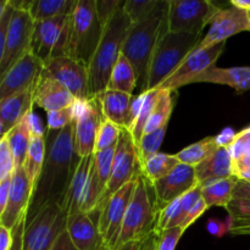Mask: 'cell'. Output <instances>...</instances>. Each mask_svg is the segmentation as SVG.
Here are the masks:
<instances>
[{
	"mask_svg": "<svg viewBox=\"0 0 250 250\" xmlns=\"http://www.w3.org/2000/svg\"><path fill=\"white\" fill-rule=\"evenodd\" d=\"M70 15L36 22L32 37L31 51L44 63L53 59L66 56Z\"/></svg>",
	"mask_w": 250,
	"mask_h": 250,
	"instance_id": "7c38bea8",
	"label": "cell"
},
{
	"mask_svg": "<svg viewBox=\"0 0 250 250\" xmlns=\"http://www.w3.org/2000/svg\"><path fill=\"white\" fill-rule=\"evenodd\" d=\"M31 132H29L24 120H22L17 126H15L6 136L2 137V138H6L7 143L11 148L16 168L23 167L27 153H28L29 143H31Z\"/></svg>",
	"mask_w": 250,
	"mask_h": 250,
	"instance_id": "d6a6232c",
	"label": "cell"
},
{
	"mask_svg": "<svg viewBox=\"0 0 250 250\" xmlns=\"http://www.w3.org/2000/svg\"><path fill=\"white\" fill-rule=\"evenodd\" d=\"M166 129H167V125L161 127L158 131L143 134V137L141 139V143H139L138 148H137L139 165L142 166L149 158H151V156L159 153V148H160L161 143L164 141Z\"/></svg>",
	"mask_w": 250,
	"mask_h": 250,
	"instance_id": "74e56055",
	"label": "cell"
},
{
	"mask_svg": "<svg viewBox=\"0 0 250 250\" xmlns=\"http://www.w3.org/2000/svg\"><path fill=\"white\" fill-rule=\"evenodd\" d=\"M36 89V88H34ZM34 89L0 100V137H5L24 119L34 105Z\"/></svg>",
	"mask_w": 250,
	"mask_h": 250,
	"instance_id": "7402d4cb",
	"label": "cell"
},
{
	"mask_svg": "<svg viewBox=\"0 0 250 250\" xmlns=\"http://www.w3.org/2000/svg\"><path fill=\"white\" fill-rule=\"evenodd\" d=\"M185 229L181 226L167 229L161 232L156 238L155 250H175Z\"/></svg>",
	"mask_w": 250,
	"mask_h": 250,
	"instance_id": "f6af8a7d",
	"label": "cell"
},
{
	"mask_svg": "<svg viewBox=\"0 0 250 250\" xmlns=\"http://www.w3.org/2000/svg\"><path fill=\"white\" fill-rule=\"evenodd\" d=\"M150 188L151 186L141 173L138 176L133 197L127 208L122 222L121 233L116 249L128 242L144 241L154 232V226L156 222V207L155 200L151 199L149 192Z\"/></svg>",
	"mask_w": 250,
	"mask_h": 250,
	"instance_id": "8992f818",
	"label": "cell"
},
{
	"mask_svg": "<svg viewBox=\"0 0 250 250\" xmlns=\"http://www.w3.org/2000/svg\"><path fill=\"white\" fill-rule=\"evenodd\" d=\"M43 70V61L32 51H28L5 75L1 76L0 100L26 90L34 89L38 84Z\"/></svg>",
	"mask_w": 250,
	"mask_h": 250,
	"instance_id": "9a60e30c",
	"label": "cell"
},
{
	"mask_svg": "<svg viewBox=\"0 0 250 250\" xmlns=\"http://www.w3.org/2000/svg\"><path fill=\"white\" fill-rule=\"evenodd\" d=\"M24 227H26V215L22 216V219L17 222V225L12 229L14 231V244H12L10 250H22Z\"/></svg>",
	"mask_w": 250,
	"mask_h": 250,
	"instance_id": "c3c4849f",
	"label": "cell"
},
{
	"mask_svg": "<svg viewBox=\"0 0 250 250\" xmlns=\"http://www.w3.org/2000/svg\"><path fill=\"white\" fill-rule=\"evenodd\" d=\"M159 95H160V89H158V88L143 92V102H142L138 116H137L136 121H134L131 129H129V133H131L137 148H138L139 143H141V139L143 137L144 131H146V124H148L149 119H150L151 114H153L154 107H155L156 103H158Z\"/></svg>",
	"mask_w": 250,
	"mask_h": 250,
	"instance_id": "836d02e7",
	"label": "cell"
},
{
	"mask_svg": "<svg viewBox=\"0 0 250 250\" xmlns=\"http://www.w3.org/2000/svg\"><path fill=\"white\" fill-rule=\"evenodd\" d=\"M248 17H249V21H250V10L248 11Z\"/></svg>",
	"mask_w": 250,
	"mask_h": 250,
	"instance_id": "be15d7a7",
	"label": "cell"
},
{
	"mask_svg": "<svg viewBox=\"0 0 250 250\" xmlns=\"http://www.w3.org/2000/svg\"><path fill=\"white\" fill-rule=\"evenodd\" d=\"M237 133L232 128H225L219 136H216V142L219 148H229L236 139Z\"/></svg>",
	"mask_w": 250,
	"mask_h": 250,
	"instance_id": "f907efd6",
	"label": "cell"
},
{
	"mask_svg": "<svg viewBox=\"0 0 250 250\" xmlns=\"http://www.w3.org/2000/svg\"><path fill=\"white\" fill-rule=\"evenodd\" d=\"M76 116V109L75 104L71 106L63 107L61 110H56V111H50L46 115V122H48V127L46 129H51V131H60V129L65 128L70 124H72Z\"/></svg>",
	"mask_w": 250,
	"mask_h": 250,
	"instance_id": "60d3db41",
	"label": "cell"
},
{
	"mask_svg": "<svg viewBox=\"0 0 250 250\" xmlns=\"http://www.w3.org/2000/svg\"><path fill=\"white\" fill-rule=\"evenodd\" d=\"M97 98L105 119L121 128H131V107L134 95L105 89Z\"/></svg>",
	"mask_w": 250,
	"mask_h": 250,
	"instance_id": "603a6c76",
	"label": "cell"
},
{
	"mask_svg": "<svg viewBox=\"0 0 250 250\" xmlns=\"http://www.w3.org/2000/svg\"><path fill=\"white\" fill-rule=\"evenodd\" d=\"M73 5L75 0H31L28 11L34 22H42L70 15Z\"/></svg>",
	"mask_w": 250,
	"mask_h": 250,
	"instance_id": "f1b7e54d",
	"label": "cell"
},
{
	"mask_svg": "<svg viewBox=\"0 0 250 250\" xmlns=\"http://www.w3.org/2000/svg\"><path fill=\"white\" fill-rule=\"evenodd\" d=\"M76 116L73 120V137L75 149L80 158L94 154L98 131L104 115L97 97L89 100H76Z\"/></svg>",
	"mask_w": 250,
	"mask_h": 250,
	"instance_id": "4fadbf2b",
	"label": "cell"
},
{
	"mask_svg": "<svg viewBox=\"0 0 250 250\" xmlns=\"http://www.w3.org/2000/svg\"><path fill=\"white\" fill-rule=\"evenodd\" d=\"M44 70L67 90L72 93L77 100H89V71L88 66L68 58L53 59L44 63Z\"/></svg>",
	"mask_w": 250,
	"mask_h": 250,
	"instance_id": "5bb4252c",
	"label": "cell"
},
{
	"mask_svg": "<svg viewBox=\"0 0 250 250\" xmlns=\"http://www.w3.org/2000/svg\"><path fill=\"white\" fill-rule=\"evenodd\" d=\"M237 234H250V227H248V229H242V231H239Z\"/></svg>",
	"mask_w": 250,
	"mask_h": 250,
	"instance_id": "94428289",
	"label": "cell"
},
{
	"mask_svg": "<svg viewBox=\"0 0 250 250\" xmlns=\"http://www.w3.org/2000/svg\"><path fill=\"white\" fill-rule=\"evenodd\" d=\"M231 5L238 7V9L246 10V11L250 10V0H232Z\"/></svg>",
	"mask_w": 250,
	"mask_h": 250,
	"instance_id": "91938a15",
	"label": "cell"
},
{
	"mask_svg": "<svg viewBox=\"0 0 250 250\" xmlns=\"http://www.w3.org/2000/svg\"><path fill=\"white\" fill-rule=\"evenodd\" d=\"M33 98L34 105H38L46 112L71 106L77 100L70 90L66 89L61 83L51 77L45 70L42 72L38 84L34 89Z\"/></svg>",
	"mask_w": 250,
	"mask_h": 250,
	"instance_id": "44dd1931",
	"label": "cell"
},
{
	"mask_svg": "<svg viewBox=\"0 0 250 250\" xmlns=\"http://www.w3.org/2000/svg\"><path fill=\"white\" fill-rule=\"evenodd\" d=\"M138 176L126 186H124L121 189L117 190L112 197H110L99 211H95L99 215L98 229L104 239L105 247L109 250H116L117 242L121 233L122 222H124L127 208L131 203L134 189L137 187Z\"/></svg>",
	"mask_w": 250,
	"mask_h": 250,
	"instance_id": "8fae6325",
	"label": "cell"
},
{
	"mask_svg": "<svg viewBox=\"0 0 250 250\" xmlns=\"http://www.w3.org/2000/svg\"><path fill=\"white\" fill-rule=\"evenodd\" d=\"M168 1L160 0L155 10L138 23H132L127 32L122 54L133 66L138 81V89L146 92L149 65L158 42L168 32Z\"/></svg>",
	"mask_w": 250,
	"mask_h": 250,
	"instance_id": "7a4b0ae2",
	"label": "cell"
},
{
	"mask_svg": "<svg viewBox=\"0 0 250 250\" xmlns=\"http://www.w3.org/2000/svg\"><path fill=\"white\" fill-rule=\"evenodd\" d=\"M115 148L107 149L103 151H95L93 154V164H94L95 171H97L98 181H99V187L102 190V197L104 194L106 186L109 183L110 177L112 172V165H114V156H115ZM102 199V198H100ZM99 205V204H98Z\"/></svg>",
	"mask_w": 250,
	"mask_h": 250,
	"instance_id": "8d00e7d4",
	"label": "cell"
},
{
	"mask_svg": "<svg viewBox=\"0 0 250 250\" xmlns=\"http://www.w3.org/2000/svg\"><path fill=\"white\" fill-rule=\"evenodd\" d=\"M220 7L208 0H170L167 10L168 32L203 34Z\"/></svg>",
	"mask_w": 250,
	"mask_h": 250,
	"instance_id": "ba28073f",
	"label": "cell"
},
{
	"mask_svg": "<svg viewBox=\"0 0 250 250\" xmlns=\"http://www.w3.org/2000/svg\"><path fill=\"white\" fill-rule=\"evenodd\" d=\"M121 127L115 125L114 122L109 121L104 117L100 124L99 131H98L97 141H95V151L107 150V149L115 148L119 143L120 136H121Z\"/></svg>",
	"mask_w": 250,
	"mask_h": 250,
	"instance_id": "f35d334b",
	"label": "cell"
},
{
	"mask_svg": "<svg viewBox=\"0 0 250 250\" xmlns=\"http://www.w3.org/2000/svg\"><path fill=\"white\" fill-rule=\"evenodd\" d=\"M50 250H78L75 247V244L71 241L70 236H68L67 231H63L61 236L56 239L55 244Z\"/></svg>",
	"mask_w": 250,
	"mask_h": 250,
	"instance_id": "db71d44e",
	"label": "cell"
},
{
	"mask_svg": "<svg viewBox=\"0 0 250 250\" xmlns=\"http://www.w3.org/2000/svg\"><path fill=\"white\" fill-rule=\"evenodd\" d=\"M197 186H199V183L195 175V168L186 164H178L166 177L151 185L156 214Z\"/></svg>",
	"mask_w": 250,
	"mask_h": 250,
	"instance_id": "ac0fdd59",
	"label": "cell"
},
{
	"mask_svg": "<svg viewBox=\"0 0 250 250\" xmlns=\"http://www.w3.org/2000/svg\"><path fill=\"white\" fill-rule=\"evenodd\" d=\"M248 168H250V155L244 156L241 160L233 163V176L241 172V171L248 170Z\"/></svg>",
	"mask_w": 250,
	"mask_h": 250,
	"instance_id": "9f6ffc18",
	"label": "cell"
},
{
	"mask_svg": "<svg viewBox=\"0 0 250 250\" xmlns=\"http://www.w3.org/2000/svg\"><path fill=\"white\" fill-rule=\"evenodd\" d=\"M100 250H109V249H107V248H106V247H105V246H104V247H103V248H102V249H100Z\"/></svg>",
	"mask_w": 250,
	"mask_h": 250,
	"instance_id": "6125c7cd",
	"label": "cell"
},
{
	"mask_svg": "<svg viewBox=\"0 0 250 250\" xmlns=\"http://www.w3.org/2000/svg\"><path fill=\"white\" fill-rule=\"evenodd\" d=\"M156 238H158V236H156V234L153 232V233H151L150 236H149L148 238L144 241L143 248H142V250H155Z\"/></svg>",
	"mask_w": 250,
	"mask_h": 250,
	"instance_id": "680465c9",
	"label": "cell"
},
{
	"mask_svg": "<svg viewBox=\"0 0 250 250\" xmlns=\"http://www.w3.org/2000/svg\"><path fill=\"white\" fill-rule=\"evenodd\" d=\"M16 165L11 148L7 143L6 138L0 139V181L14 176Z\"/></svg>",
	"mask_w": 250,
	"mask_h": 250,
	"instance_id": "b9f144b4",
	"label": "cell"
},
{
	"mask_svg": "<svg viewBox=\"0 0 250 250\" xmlns=\"http://www.w3.org/2000/svg\"><path fill=\"white\" fill-rule=\"evenodd\" d=\"M238 181L236 176H231L202 186V198L205 200L208 208L222 207L226 209L233 199V193Z\"/></svg>",
	"mask_w": 250,
	"mask_h": 250,
	"instance_id": "484cf974",
	"label": "cell"
},
{
	"mask_svg": "<svg viewBox=\"0 0 250 250\" xmlns=\"http://www.w3.org/2000/svg\"><path fill=\"white\" fill-rule=\"evenodd\" d=\"M131 24V20L122 7L104 28L99 46L88 66L92 98L97 97L107 88L110 76L122 54V46Z\"/></svg>",
	"mask_w": 250,
	"mask_h": 250,
	"instance_id": "3957f363",
	"label": "cell"
},
{
	"mask_svg": "<svg viewBox=\"0 0 250 250\" xmlns=\"http://www.w3.org/2000/svg\"><path fill=\"white\" fill-rule=\"evenodd\" d=\"M199 82L229 85L238 94H242L250 90V66L229 68L212 66L192 81V83Z\"/></svg>",
	"mask_w": 250,
	"mask_h": 250,
	"instance_id": "cb8c5ba5",
	"label": "cell"
},
{
	"mask_svg": "<svg viewBox=\"0 0 250 250\" xmlns=\"http://www.w3.org/2000/svg\"><path fill=\"white\" fill-rule=\"evenodd\" d=\"M92 164L93 154L81 159V163L76 170L72 183H71L70 192H68L67 208H66V214L67 215L73 214L76 211H81V204H82L83 194H84Z\"/></svg>",
	"mask_w": 250,
	"mask_h": 250,
	"instance_id": "83f0119b",
	"label": "cell"
},
{
	"mask_svg": "<svg viewBox=\"0 0 250 250\" xmlns=\"http://www.w3.org/2000/svg\"><path fill=\"white\" fill-rule=\"evenodd\" d=\"M146 239H144V241H146ZM144 241L128 242V243H126L125 246H122V247H120V248L116 250H142V248H143Z\"/></svg>",
	"mask_w": 250,
	"mask_h": 250,
	"instance_id": "6f0895ef",
	"label": "cell"
},
{
	"mask_svg": "<svg viewBox=\"0 0 250 250\" xmlns=\"http://www.w3.org/2000/svg\"><path fill=\"white\" fill-rule=\"evenodd\" d=\"M229 149L233 163L250 155V126L237 133L233 144Z\"/></svg>",
	"mask_w": 250,
	"mask_h": 250,
	"instance_id": "7bdbcfd3",
	"label": "cell"
},
{
	"mask_svg": "<svg viewBox=\"0 0 250 250\" xmlns=\"http://www.w3.org/2000/svg\"><path fill=\"white\" fill-rule=\"evenodd\" d=\"M233 198L250 199V181H238L234 189Z\"/></svg>",
	"mask_w": 250,
	"mask_h": 250,
	"instance_id": "11a10c76",
	"label": "cell"
},
{
	"mask_svg": "<svg viewBox=\"0 0 250 250\" xmlns=\"http://www.w3.org/2000/svg\"><path fill=\"white\" fill-rule=\"evenodd\" d=\"M139 173H141V165H139L137 146L128 129L122 128L119 143L115 149L111 177L95 211H99L110 197H112L127 183L131 182Z\"/></svg>",
	"mask_w": 250,
	"mask_h": 250,
	"instance_id": "30bf717a",
	"label": "cell"
},
{
	"mask_svg": "<svg viewBox=\"0 0 250 250\" xmlns=\"http://www.w3.org/2000/svg\"><path fill=\"white\" fill-rule=\"evenodd\" d=\"M208 209H209V208H208V205H207V203H205V200L203 199V198H200V199L198 200L197 203H195L194 207H193L192 209H190V211L188 212V215H187V216H186L185 221H183L182 224H181V227H182V229L186 231V229H187L188 227H189L190 225H192L193 222L195 221V220L199 219V217L202 216L203 214H204L205 210H208Z\"/></svg>",
	"mask_w": 250,
	"mask_h": 250,
	"instance_id": "bcb514c9",
	"label": "cell"
},
{
	"mask_svg": "<svg viewBox=\"0 0 250 250\" xmlns=\"http://www.w3.org/2000/svg\"><path fill=\"white\" fill-rule=\"evenodd\" d=\"M103 33L95 0H75L68 21L66 56L89 66Z\"/></svg>",
	"mask_w": 250,
	"mask_h": 250,
	"instance_id": "277c9868",
	"label": "cell"
},
{
	"mask_svg": "<svg viewBox=\"0 0 250 250\" xmlns=\"http://www.w3.org/2000/svg\"><path fill=\"white\" fill-rule=\"evenodd\" d=\"M45 136L44 137H31L28 153H27L26 161H24V170L28 175L29 181L33 186V190L36 188L37 182L39 180L42 170H43L44 161H45Z\"/></svg>",
	"mask_w": 250,
	"mask_h": 250,
	"instance_id": "1f68e13d",
	"label": "cell"
},
{
	"mask_svg": "<svg viewBox=\"0 0 250 250\" xmlns=\"http://www.w3.org/2000/svg\"><path fill=\"white\" fill-rule=\"evenodd\" d=\"M66 231L78 250H100L105 246L98 229V220L90 214L76 211L67 215Z\"/></svg>",
	"mask_w": 250,
	"mask_h": 250,
	"instance_id": "ffe728a7",
	"label": "cell"
},
{
	"mask_svg": "<svg viewBox=\"0 0 250 250\" xmlns=\"http://www.w3.org/2000/svg\"><path fill=\"white\" fill-rule=\"evenodd\" d=\"M208 231L210 234L215 237H224L225 233L229 231V226L224 221H220L217 219H210L208 221Z\"/></svg>",
	"mask_w": 250,
	"mask_h": 250,
	"instance_id": "816d5d0a",
	"label": "cell"
},
{
	"mask_svg": "<svg viewBox=\"0 0 250 250\" xmlns=\"http://www.w3.org/2000/svg\"><path fill=\"white\" fill-rule=\"evenodd\" d=\"M33 194V186L29 181L24 167L16 168L12 176L9 202L4 211L0 214V225L14 229L22 216L27 214Z\"/></svg>",
	"mask_w": 250,
	"mask_h": 250,
	"instance_id": "d6986e66",
	"label": "cell"
},
{
	"mask_svg": "<svg viewBox=\"0 0 250 250\" xmlns=\"http://www.w3.org/2000/svg\"><path fill=\"white\" fill-rule=\"evenodd\" d=\"M203 38V34L172 32L164 34L158 42L149 65L146 92L156 89L161 83L165 82L189 56Z\"/></svg>",
	"mask_w": 250,
	"mask_h": 250,
	"instance_id": "5b68a950",
	"label": "cell"
},
{
	"mask_svg": "<svg viewBox=\"0 0 250 250\" xmlns=\"http://www.w3.org/2000/svg\"><path fill=\"white\" fill-rule=\"evenodd\" d=\"M24 121H26L27 126H28L29 132H31V136L33 137H44L45 136V129H44L43 122L39 119V116L37 114H34L33 110L28 112V114L24 116Z\"/></svg>",
	"mask_w": 250,
	"mask_h": 250,
	"instance_id": "7dc6e473",
	"label": "cell"
},
{
	"mask_svg": "<svg viewBox=\"0 0 250 250\" xmlns=\"http://www.w3.org/2000/svg\"><path fill=\"white\" fill-rule=\"evenodd\" d=\"M226 210L229 215V232L237 234L242 229L250 227V199L233 198Z\"/></svg>",
	"mask_w": 250,
	"mask_h": 250,
	"instance_id": "d590c367",
	"label": "cell"
},
{
	"mask_svg": "<svg viewBox=\"0 0 250 250\" xmlns=\"http://www.w3.org/2000/svg\"><path fill=\"white\" fill-rule=\"evenodd\" d=\"M173 93L175 92L170 89H160L159 100L154 107L148 124H146L144 134L155 132L161 127L168 125V120H170L173 110Z\"/></svg>",
	"mask_w": 250,
	"mask_h": 250,
	"instance_id": "e575fe53",
	"label": "cell"
},
{
	"mask_svg": "<svg viewBox=\"0 0 250 250\" xmlns=\"http://www.w3.org/2000/svg\"><path fill=\"white\" fill-rule=\"evenodd\" d=\"M178 164L181 163L177 160L176 155L158 153L149 158L141 166V173L151 186L156 181L166 177Z\"/></svg>",
	"mask_w": 250,
	"mask_h": 250,
	"instance_id": "f546056e",
	"label": "cell"
},
{
	"mask_svg": "<svg viewBox=\"0 0 250 250\" xmlns=\"http://www.w3.org/2000/svg\"><path fill=\"white\" fill-rule=\"evenodd\" d=\"M15 11L7 31L6 43L0 54V76L5 75L20 59L31 51L32 37L34 31V20L32 19L26 0H11Z\"/></svg>",
	"mask_w": 250,
	"mask_h": 250,
	"instance_id": "52a82bcc",
	"label": "cell"
},
{
	"mask_svg": "<svg viewBox=\"0 0 250 250\" xmlns=\"http://www.w3.org/2000/svg\"><path fill=\"white\" fill-rule=\"evenodd\" d=\"M66 221L67 214L59 207L43 209L32 221L26 222L22 250H50L66 231Z\"/></svg>",
	"mask_w": 250,
	"mask_h": 250,
	"instance_id": "9c48e42d",
	"label": "cell"
},
{
	"mask_svg": "<svg viewBox=\"0 0 250 250\" xmlns=\"http://www.w3.org/2000/svg\"><path fill=\"white\" fill-rule=\"evenodd\" d=\"M226 43L216 44L203 50H193L180 67L158 87V89H170L176 92L178 88L190 84L197 76L215 66V62L225 50Z\"/></svg>",
	"mask_w": 250,
	"mask_h": 250,
	"instance_id": "e0dca14e",
	"label": "cell"
},
{
	"mask_svg": "<svg viewBox=\"0 0 250 250\" xmlns=\"http://www.w3.org/2000/svg\"><path fill=\"white\" fill-rule=\"evenodd\" d=\"M160 4V0H126L124 10L132 23H138L149 16Z\"/></svg>",
	"mask_w": 250,
	"mask_h": 250,
	"instance_id": "ab89813d",
	"label": "cell"
},
{
	"mask_svg": "<svg viewBox=\"0 0 250 250\" xmlns=\"http://www.w3.org/2000/svg\"><path fill=\"white\" fill-rule=\"evenodd\" d=\"M198 183L208 185L212 181L224 180L233 176V161L229 148H219L204 163L195 166Z\"/></svg>",
	"mask_w": 250,
	"mask_h": 250,
	"instance_id": "d4e9b609",
	"label": "cell"
},
{
	"mask_svg": "<svg viewBox=\"0 0 250 250\" xmlns=\"http://www.w3.org/2000/svg\"><path fill=\"white\" fill-rule=\"evenodd\" d=\"M137 87H138V81H137L136 71L128 59L121 54L116 65L114 66L106 89L134 95Z\"/></svg>",
	"mask_w": 250,
	"mask_h": 250,
	"instance_id": "4316f807",
	"label": "cell"
},
{
	"mask_svg": "<svg viewBox=\"0 0 250 250\" xmlns=\"http://www.w3.org/2000/svg\"><path fill=\"white\" fill-rule=\"evenodd\" d=\"M14 244V231L0 225V250H10Z\"/></svg>",
	"mask_w": 250,
	"mask_h": 250,
	"instance_id": "f5cc1de1",
	"label": "cell"
},
{
	"mask_svg": "<svg viewBox=\"0 0 250 250\" xmlns=\"http://www.w3.org/2000/svg\"><path fill=\"white\" fill-rule=\"evenodd\" d=\"M219 149L216 137H207L202 141L186 146L176 154V158L181 164H186L192 167L204 163L209 156H211Z\"/></svg>",
	"mask_w": 250,
	"mask_h": 250,
	"instance_id": "4dcf8cb0",
	"label": "cell"
},
{
	"mask_svg": "<svg viewBox=\"0 0 250 250\" xmlns=\"http://www.w3.org/2000/svg\"><path fill=\"white\" fill-rule=\"evenodd\" d=\"M11 185H12V176L11 177L6 178V180L0 181V214L4 211L5 208H6L7 205V202H9Z\"/></svg>",
	"mask_w": 250,
	"mask_h": 250,
	"instance_id": "681fc988",
	"label": "cell"
},
{
	"mask_svg": "<svg viewBox=\"0 0 250 250\" xmlns=\"http://www.w3.org/2000/svg\"><path fill=\"white\" fill-rule=\"evenodd\" d=\"M250 31L248 11L231 5L221 9L210 21V28L194 50H203L216 44L226 43L229 37Z\"/></svg>",
	"mask_w": 250,
	"mask_h": 250,
	"instance_id": "2e32d148",
	"label": "cell"
},
{
	"mask_svg": "<svg viewBox=\"0 0 250 250\" xmlns=\"http://www.w3.org/2000/svg\"><path fill=\"white\" fill-rule=\"evenodd\" d=\"M125 1H122V0H95L98 17H99L100 23L104 28L114 19L117 11L125 6Z\"/></svg>",
	"mask_w": 250,
	"mask_h": 250,
	"instance_id": "ee69618b",
	"label": "cell"
},
{
	"mask_svg": "<svg viewBox=\"0 0 250 250\" xmlns=\"http://www.w3.org/2000/svg\"><path fill=\"white\" fill-rule=\"evenodd\" d=\"M45 146V161L32 194L26 222L48 207H59L66 212L71 183L82 159L75 149L73 122L60 131L46 129Z\"/></svg>",
	"mask_w": 250,
	"mask_h": 250,
	"instance_id": "6da1fadb",
	"label": "cell"
}]
</instances>
